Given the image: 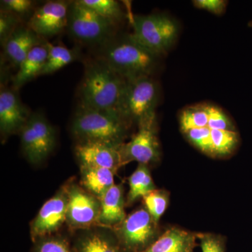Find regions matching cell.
<instances>
[{
    "label": "cell",
    "instance_id": "22",
    "mask_svg": "<svg viewBox=\"0 0 252 252\" xmlns=\"http://www.w3.org/2000/svg\"><path fill=\"white\" fill-rule=\"evenodd\" d=\"M47 46L49 54L40 76L53 74L79 59L80 51L78 48L70 49L65 46L54 45L49 43H47Z\"/></svg>",
    "mask_w": 252,
    "mask_h": 252
},
{
    "label": "cell",
    "instance_id": "9",
    "mask_svg": "<svg viewBox=\"0 0 252 252\" xmlns=\"http://www.w3.org/2000/svg\"><path fill=\"white\" fill-rule=\"evenodd\" d=\"M67 182L68 203L66 223L72 233L97 225L100 200L86 190L74 177Z\"/></svg>",
    "mask_w": 252,
    "mask_h": 252
},
{
    "label": "cell",
    "instance_id": "1",
    "mask_svg": "<svg viewBox=\"0 0 252 252\" xmlns=\"http://www.w3.org/2000/svg\"><path fill=\"white\" fill-rule=\"evenodd\" d=\"M94 58L103 61L126 80L152 77L160 56L137 42L131 34L117 35L95 49Z\"/></svg>",
    "mask_w": 252,
    "mask_h": 252
},
{
    "label": "cell",
    "instance_id": "7",
    "mask_svg": "<svg viewBox=\"0 0 252 252\" xmlns=\"http://www.w3.org/2000/svg\"><path fill=\"white\" fill-rule=\"evenodd\" d=\"M112 229L126 252L145 251L164 231L144 205L127 215Z\"/></svg>",
    "mask_w": 252,
    "mask_h": 252
},
{
    "label": "cell",
    "instance_id": "13",
    "mask_svg": "<svg viewBox=\"0 0 252 252\" xmlns=\"http://www.w3.org/2000/svg\"><path fill=\"white\" fill-rule=\"evenodd\" d=\"M32 114L25 105L18 90L1 88L0 92V134L4 143L11 135H19Z\"/></svg>",
    "mask_w": 252,
    "mask_h": 252
},
{
    "label": "cell",
    "instance_id": "2",
    "mask_svg": "<svg viewBox=\"0 0 252 252\" xmlns=\"http://www.w3.org/2000/svg\"><path fill=\"white\" fill-rule=\"evenodd\" d=\"M126 83L103 61L95 58L88 61L78 91L79 106L116 112Z\"/></svg>",
    "mask_w": 252,
    "mask_h": 252
},
{
    "label": "cell",
    "instance_id": "6",
    "mask_svg": "<svg viewBox=\"0 0 252 252\" xmlns=\"http://www.w3.org/2000/svg\"><path fill=\"white\" fill-rule=\"evenodd\" d=\"M132 25V37L146 49L159 56L170 49L178 34V26L166 15L135 16Z\"/></svg>",
    "mask_w": 252,
    "mask_h": 252
},
{
    "label": "cell",
    "instance_id": "12",
    "mask_svg": "<svg viewBox=\"0 0 252 252\" xmlns=\"http://www.w3.org/2000/svg\"><path fill=\"white\" fill-rule=\"evenodd\" d=\"M71 1H48L36 8L28 20V27L43 39L51 38L67 29Z\"/></svg>",
    "mask_w": 252,
    "mask_h": 252
},
{
    "label": "cell",
    "instance_id": "33",
    "mask_svg": "<svg viewBox=\"0 0 252 252\" xmlns=\"http://www.w3.org/2000/svg\"><path fill=\"white\" fill-rule=\"evenodd\" d=\"M226 1L223 0H195L193 4L197 8L205 10L212 14L220 15L224 11Z\"/></svg>",
    "mask_w": 252,
    "mask_h": 252
},
{
    "label": "cell",
    "instance_id": "8",
    "mask_svg": "<svg viewBox=\"0 0 252 252\" xmlns=\"http://www.w3.org/2000/svg\"><path fill=\"white\" fill-rule=\"evenodd\" d=\"M19 135L23 154L32 165L45 161L54 152L57 142L54 126L41 113H32Z\"/></svg>",
    "mask_w": 252,
    "mask_h": 252
},
{
    "label": "cell",
    "instance_id": "16",
    "mask_svg": "<svg viewBox=\"0 0 252 252\" xmlns=\"http://www.w3.org/2000/svg\"><path fill=\"white\" fill-rule=\"evenodd\" d=\"M47 42L31 28L21 24L3 45L5 58L13 67L18 69L31 50Z\"/></svg>",
    "mask_w": 252,
    "mask_h": 252
},
{
    "label": "cell",
    "instance_id": "15",
    "mask_svg": "<svg viewBox=\"0 0 252 252\" xmlns=\"http://www.w3.org/2000/svg\"><path fill=\"white\" fill-rule=\"evenodd\" d=\"M72 241L77 252H126L114 230L101 225L76 232Z\"/></svg>",
    "mask_w": 252,
    "mask_h": 252
},
{
    "label": "cell",
    "instance_id": "31",
    "mask_svg": "<svg viewBox=\"0 0 252 252\" xmlns=\"http://www.w3.org/2000/svg\"><path fill=\"white\" fill-rule=\"evenodd\" d=\"M202 252H225L226 240L222 235L210 233H198Z\"/></svg>",
    "mask_w": 252,
    "mask_h": 252
},
{
    "label": "cell",
    "instance_id": "34",
    "mask_svg": "<svg viewBox=\"0 0 252 252\" xmlns=\"http://www.w3.org/2000/svg\"><path fill=\"white\" fill-rule=\"evenodd\" d=\"M250 26H252V21L251 23H250Z\"/></svg>",
    "mask_w": 252,
    "mask_h": 252
},
{
    "label": "cell",
    "instance_id": "4",
    "mask_svg": "<svg viewBox=\"0 0 252 252\" xmlns=\"http://www.w3.org/2000/svg\"><path fill=\"white\" fill-rule=\"evenodd\" d=\"M117 27L79 0L71 1L66 31L77 44L97 49L117 34Z\"/></svg>",
    "mask_w": 252,
    "mask_h": 252
},
{
    "label": "cell",
    "instance_id": "25",
    "mask_svg": "<svg viewBox=\"0 0 252 252\" xmlns=\"http://www.w3.org/2000/svg\"><path fill=\"white\" fill-rule=\"evenodd\" d=\"M180 124L183 133L191 129L207 127L208 104H198L184 109L180 114Z\"/></svg>",
    "mask_w": 252,
    "mask_h": 252
},
{
    "label": "cell",
    "instance_id": "20",
    "mask_svg": "<svg viewBox=\"0 0 252 252\" xmlns=\"http://www.w3.org/2000/svg\"><path fill=\"white\" fill-rule=\"evenodd\" d=\"M79 184L99 200L115 185L114 175L116 174L109 169L79 165Z\"/></svg>",
    "mask_w": 252,
    "mask_h": 252
},
{
    "label": "cell",
    "instance_id": "24",
    "mask_svg": "<svg viewBox=\"0 0 252 252\" xmlns=\"http://www.w3.org/2000/svg\"><path fill=\"white\" fill-rule=\"evenodd\" d=\"M212 157L230 155L238 147L239 135L235 130H211Z\"/></svg>",
    "mask_w": 252,
    "mask_h": 252
},
{
    "label": "cell",
    "instance_id": "29",
    "mask_svg": "<svg viewBox=\"0 0 252 252\" xmlns=\"http://www.w3.org/2000/svg\"><path fill=\"white\" fill-rule=\"evenodd\" d=\"M35 1L32 0H1V11L16 15L22 21L23 18L31 17L35 10Z\"/></svg>",
    "mask_w": 252,
    "mask_h": 252
},
{
    "label": "cell",
    "instance_id": "19",
    "mask_svg": "<svg viewBox=\"0 0 252 252\" xmlns=\"http://www.w3.org/2000/svg\"><path fill=\"white\" fill-rule=\"evenodd\" d=\"M47 43L33 48L21 63L12 79L13 88L15 89L18 90L29 81L40 76L49 54Z\"/></svg>",
    "mask_w": 252,
    "mask_h": 252
},
{
    "label": "cell",
    "instance_id": "23",
    "mask_svg": "<svg viewBox=\"0 0 252 252\" xmlns=\"http://www.w3.org/2000/svg\"><path fill=\"white\" fill-rule=\"evenodd\" d=\"M32 244L31 252H77L72 238L61 233L38 238Z\"/></svg>",
    "mask_w": 252,
    "mask_h": 252
},
{
    "label": "cell",
    "instance_id": "27",
    "mask_svg": "<svg viewBox=\"0 0 252 252\" xmlns=\"http://www.w3.org/2000/svg\"><path fill=\"white\" fill-rule=\"evenodd\" d=\"M144 206L157 223L166 211L170 200V193L165 189H156L143 197Z\"/></svg>",
    "mask_w": 252,
    "mask_h": 252
},
{
    "label": "cell",
    "instance_id": "21",
    "mask_svg": "<svg viewBox=\"0 0 252 252\" xmlns=\"http://www.w3.org/2000/svg\"><path fill=\"white\" fill-rule=\"evenodd\" d=\"M127 180L129 190L126 198V206H131L157 189L149 167L143 164H138V166Z\"/></svg>",
    "mask_w": 252,
    "mask_h": 252
},
{
    "label": "cell",
    "instance_id": "14",
    "mask_svg": "<svg viewBox=\"0 0 252 252\" xmlns=\"http://www.w3.org/2000/svg\"><path fill=\"white\" fill-rule=\"evenodd\" d=\"M121 146L99 142H78L74 145V151L79 165L102 167L117 174L119 168L124 166Z\"/></svg>",
    "mask_w": 252,
    "mask_h": 252
},
{
    "label": "cell",
    "instance_id": "32",
    "mask_svg": "<svg viewBox=\"0 0 252 252\" xmlns=\"http://www.w3.org/2000/svg\"><path fill=\"white\" fill-rule=\"evenodd\" d=\"M21 20L16 15L1 11L0 12V41L4 45L15 30L21 25Z\"/></svg>",
    "mask_w": 252,
    "mask_h": 252
},
{
    "label": "cell",
    "instance_id": "28",
    "mask_svg": "<svg viewBox=\"0 0 252 252\" xmlns=\"http://www.w3.org/2000/svg\"><path fill=\"white\" fill-rule=\"evenodd\" d=\"M186 137L200 152L212 157L211 130L208 127L194 128L184 132Z\"/></svg>",
    "mask_w": 252,
    "mask_h": 252
},
{
    "label": "cell",
    "instance_id": "17",
    "mask_svg": "<svg viewBox=\"0 0 252 252\" xmlns=\"http://www.w3.org/2000/svg\"><path fill=\"white\" fill-rule=\"evenodd\" d=\"M198 233L171 226L148 249L142 252H195L198 246Z\"/></svg>",
    "mask_w": 252,
    "mask_h": 252
},
{
    "label": "cell",
    "instance_id": "18",
    "mask_svg": "<svg viewBox=\"0 0 252 252\" xmlns=\"http://www.w3.org/2000/svg\"><path fill=\"white\" fill-rule=\"evenodd\" d=\"M100 212L97 225L114 228L127 217L126 199L123 184L114 185L100 199Z\"/></svg>",
    "mask_w": 252,
    "mask_h": 252
},
{
    "label": "cell",
    "instance_id": "5",
    "mask_svg": "<svg viewBox=\"0 0 252 252\" xmlns=\"http://www.w3.org/2000/svg\"><path fill=\"white\" fill-rule=\"evenodd\" d=\"M158 86L152 77L126 80L116 112L128 125L141 122L156 114Z\"/></svg>",
    "mask_w": 252,
    "mask_h": 252
},
{
    "label": "cell",
    "instance_id": "11",
    "mask_svg": "<svg viewBox=\"0 0 252 252\" xmlns=\"http://www.w3.org/2000/svg\"><path fill=\"white\" fill-rule=\"evenodd\" d=\"M68 203L67 182L46 202L30 224L32 242L38 238L60 233L66 223Z\"/></svg>",
    "mask_w": 252,
    "mask_h": 252
},
{
    "label": "cell",
    "instance_id": "10",
    "mask_svg": "<svg viewBox=\"0 0 252 252\" xmlns=\"http://www.w3.org/2000/svg\"><path fill=\"white\" fill-rule=\"evenodd\" d=\"M138 130L129 142L121 146L123 165L132 161L150 166L160 160L156 114L141 122Z\"/></svg>",
    "mask_w": 252,
    "mask_h": 252
},
{
    "label": "cell",
    "instance_id": "3",
    "mask_svg": "<svg viewBox=\"0 0 252 252\" xmlns=\"http://www.w3.org/2000/svg\"><path fill=\"white\" fill-rule=\"evenodd\" d=\"M130 127L116 112L79 106L71 122L70 132L75 143L99 142L121 146L125 143Z\"/></svg>",
    "mask_w": 252,
    "mask_h": 252
},
{
    "label": "cell",
    "instance_id": "26",
    "mask_svg": "<svg viewBox=\"0 0 252 252\" xmlns=\"http://www.w3.org/2000/svg\"><path fill=\"white\" fill-rule=\"evenodd\" d=\"M83 4L114 24H119L125 14L119 1L115 0H79Z\"/></svg>",
    "mask_w": 252,
    "mask_h": 252
},
{
    "label": "cell",
    "instance_id": "30",
    "mask_svg": "<svg viewBox=\"0 0 252 252\" xmlns=\"http://www.w3.org/2000/svg\"><path fill=\"white\" fill-rule=\"evenodd\" d=\"M210 130H235V126L222 109L208 104V125Z\"/></svg>",
    "mask_w": 252,
    "mask_h": 252
}]
</instances>
